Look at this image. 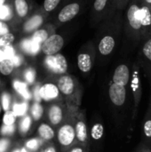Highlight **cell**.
I'll return each mask as SVG.
<instances>
[{"instance_id":"cell-1","label":"cell","mask_w":151,"mask_h":152,"mask_svg":"<svg viewBox=\"0 0 151 152\" xmlns=\"http://www.w3.org/2000/svg\"><path fill=\"white\" fill-rule=\"evenodd\" d=\"M124 12L115 11L104 20L98 28L97 53L102 57L109 56L117 47L118 39L123 32Z\"/></svg>"},{"instance_id":"cell-2","label":"cell","mask_w":151,"mask_h":152,"mask_svg":"<svg viewBox=\"0 0 151 152\" xmlns=\"http://www.w3.org/2000/svg\"><path fill=\"white\" fill-rule=\"evenodd\" d=\"M142 0H131L124 13L123 33L127 43L133 45L146 40L141 14Z\"/></svg>"},{"instance_id":"cell-3","label":"cell","mask_w":151,"mask_h":152,"mask_svg":"<svg viewBox=\"0 0 151 152\" xmlns=\"http://www.w3.org/2000/svg\"><path fill=\"white\" fill-rule=\"evenodd\" d=\"M56 85L66 106L72 111L79 110L83 96V88L77 77L69 74L59 76Z\"/></svg>"},{"instance_id":"cell-4","label":"cell","mask_w":151,"mask_h":152,"mask_svg":"<svg viewBox=\"0 0 151 152\" xmlns=\"http://www.w3.org/2000/svg\"><path fill=\"white\" fill-rule=\"evenodd\" d=\"M75 112H72L67 119L59 126L57 140L63 151H68L77 143L75 131Z\"/></svg>"},{"instance_id":"cell-5","label":"cell","mask_w":151,"mask_h":152,"mask_svg":"<svg viewBox=\"0 0 151 152\" xmlns=\"http://www.w3.org/2000/svg\"><path fill=\"white\" fill-rule=\"evenodd\" d=\"M97 54L95 42L88 41L81 46L77 53V67L83 74H88L92 70Z\"/></svg>"},{"instance_id":"cell-6","label":"cell","mask_w":151,"mask_h":152,"mask_svg":"<svg viewBox=\"0 0 151 152\" xmlns=\"http://www.w3.org/2000/svg\"><path fill=\"white\" fill-rule=\"evenodd\" d=\"M114 12L115 10L113 0H94L90 12L91 26H99Z\"/></svg>"},{"instance_id":"cell-7","label":"cell","mask_w":151,"mask_h":152,"mask_svg":"<svg viewBox=\"0 0 151 152\" xmlns=\"http://www.w3.org/2000/svg\"><path fill=\"white\" fill-rule=\"evenodd\" d=\"M89 0H70L68 4L63 5L57 15V22L64 24L72 20L77 15L81 14L87 6Z\"/></svg>"},{"instance_id":"cell-8","label":"cell","mask_w":151,"mask_h":152,"mask_svg":"<svg viewBox=\"0 0 151 152\" xmlns=\"http://www.w3.org/2000/svg\"><path fill=\"white\" fill-rule=\"evenodd\" d=\"M140 68L141 65L137 61L133 64L132 74H131V89L133 96V118L137 115L138 108L141 102L142 99V82H141V77H140Z\"/></svg>"},{"instance_id":"cell-9","label":"cell","mask_w":151,"mask_h":152,"mask_svg":"<svg viewBox=\"0 0 151 152\" xmlns=\"http://www.w3.org/2000/svg\"><path fill=\"white\" fill-rule=\"evenodd\" d=\"M75 131L77 143L90 144V130L88 128L85 113L81 110L75 112Z\"/></svg>"},{"instance_id":"cell-10","label":"cell","mask_w":151,"mask_h":152,"mask_svg":"<svg viewBox=\"0 0 151 152\" xmlns=\"http://www.w3.org/2000/svg\"><path fill=\"white\" fill-rule=\"evenodd\" d=\"M74 111L70 110L63 102L53 103L48 110V119L53 126H60Z\"/></svg>"},{"instance_id":"cell-11","label":"cell","mask_w":151,"mask_h":152,"mask_svg":"<svg viewBox=\"0 0 151 152\" xmlns=\"http://www.w3.org/2000/svg\"><path fill=\"white\" fill-rule=\"evenodd\" d=\"M44 65L48 70L55 75L61 76L67 74L68 61L65 56L60 53L53 55L46 56L44 59Z\"/></svg>"},{"instance_id":"cell-12","label":"cell","mask_w":151,"mask_h":152,"mask_svg":"<svg viewBox=\"0 0 151 152\" xmlns=\"http://www.w3.org/2000/svg\"><path fill=\"white\" fill-rule=\"evenodd\" d=\"M65 45V39L60 34H53L50 36L41 46V51L46 56L53 55L59 53V52L62 49Z\"/></svg>"},{"instance_id":"cell-13","label":"cell","mask_w":151,"mask_h":152,"mask_svg":"<svg viewBox=\"0 0 151 152\" xmlns=\"http://www.w3.org/2000/svg\"><path fill=\"white\" fill-rule=\"evenodd\" d=\"M138 62L143 68L151 83V37L143 42L139 53Z\"/></svg>"},{"instance_id":"cell-14","label":"cell","mask_w":151,"mask_h":152,"mask_svg":"<svg viewBox=\"0 0 151 152\" xmlns=\"http://www.w3.org/2000/svg\"><path fill=\"white\" fill-rule=\"evenodd\" d=\"M109 97L111 102L117 106L121 107L125 104L126 99V88L114 83H110L109 87Z\"/></svg>"},{"instance_id":"cell-15","label":"cell","mask_w":151,"mask_h":152,"mask_svg":"<svg viewBox=\"0 0 151 152\" xmlns=\"http://www.w3.org/2000/svg\"><path fill=\"white\" fill-rule=\"evenodd\" d=\"M131 74L132 70L128 65L120 64L116 68L113 73L112 83L126 87V86L129 84V81L131 80Z\"/></svg>"},{"instance_id":"cell-16","label":"cell","mask_w":151,"mask_h":152,"mask_svg":"<svg viewBox=\"0 0 151 152\" xmlns=\"http://www.w3.org/2000/svg\"><path fill=\"white\" fill-rule=\"evenodd\" d=\"M40 97L45 102L56 101L61 98V94L57 85L53 83H46L40 86Z\"/></svg>"},{"instance_id":"cell-17","label":"cell","mask_w":151,"mask_h":152,"mask_svg":"<svg viewBox=\"0 0 151 152\" xmlns=\"http://www.w3.org/2000/svg\"><path fill=\"white\" fill-rule=\"evenodd\" d=\"M104 134V127L101 122H95L93 124L90 129V141H93L95 143H100L103 138Z\"/></svg>"},{"instance_id":"cell-18","label":"cell","mask_w":151,"mask_h":152,"mask_svg":"<svg viewBox=\"0 0 151 152\" xmlns=\"http://www.w3.org/2000/svg\"><path fill=\"white\" fill-rule=\"evenodd\" d=\"M44 22V16L42 14H35L33 17H31L24 25V29L27 32H30L33 30L38 29V28L43 24Z\"/></svg>"},{"instance_id":"cell-19","label":"cell","mask_w":151,"mask_h":152,"mask_svg":"<svg viewBox=\"0 0 151 152\" xmlns=\"http://www.w3.org/2000/svg\"><path fill=\"white\" fill-rule=\"evenodd\" d=\"M37 132H38L39 136L44 141H51L54 138V135H55L53 128L45 123H43L39 126Z\"/></svg>"},{"instance_id":"cell-20","label":"cell","mask_w":151,"mask_h":152,"mask_svg":"<svg viewBox=\"0 0 151 152\" xmlns=\"http://www.w3.org/2000/svg\"><path fill=\"white\" fill-rule=\"evenodd\" d=\"M41 46H42L41 45L34 42L31 38L25 39L21 43L22 49L29 54H36L39 52V50L41 49Z\"/></svg>"},{"instance_id":"cell-21","label":"cell","mask_w":151,"mask_h":152,"mask_svg":"<svg viewBox=\"0 0 151 152\" xmlns=\"http://www.w3.org/2000/svg\"><path fill=\"white\" fill-rule=\"evenodd\" d=\"M13 88L15 89V91L20 94L24 99L26 100H29L31 98V94L28 89V86L26 83L15 80L13 82Z\"/></svg>"},{"instance_id":"cell-22","label":"cell","mask_w":151,"mask_h":152,"mask_svg":"<svg viewBox=\"0 0 151 152\" xmlns=\"http://www.w3.org/2000/svg\"><path fill=\"white\" fill-rule=\"evenodd\" d=\"M50 36H52V35L50 34V32H49L48 29H45V28H38V29H36V30L34 32V34H33L31 39H32L34 42H36V43H37V44H39V45H42V44H43Z\"/></svg>"},{"instance_id":"cell-23","label":"cell","mask_w":151,"mask_h":152,"mask_svg":"<svg viewBox=\"0 0 151 152\" xmlns=\"http://www.w3.org/2000/svg\"><path fill=\"white\" fill-rule=\"evenodd\" d=\"M143 134L146 139L151 140V102L143 122Z\"/></svg>"},{"instance_id":"cell-24","label":"cell","mask_w":151,"mask_h":152,"mask_svg":"<svg viewBox=\"0 0 151 152\" xmlns=\"http://www.w3.org/2000/svg\"><path fill=\"white\" fill-rule=\"evenodd\" d=\"M15 8L20 17H25L28 12V4L26 0H15Z\"/></svg>"},{"instance_id":"cell-25","label":"cell","mask_w":151,"mask_h":152,"mask_svg":"<svg viewBox=\"0 0 151 152\" xmlns=\"http://www.w3.org/2000/svg\"><path fill=\"white\" fill-rule=\"evenodd\" d=\"M14 64L11 59H4L0 62V72L4 76L10 75L12 72Z\"/></svg>"},{"instance_id":"cell-26","label":"cell","mask_w":151,"mask_h":152,"mask_svg":"<svg viewBox=\"0 0 151 152\" xmlns=\"http://www.w3.org/2000/svg\"><path fill=\"white\" fill-rule=\"evenodd\" d=\"M44 113V109L43 106L39 102H35L31 108V115L33 117V119L37 121L39 120Z\"/></svg>"},{"instance_id":"cell-27","label":"cell","mask_w":151,"mask_h":152,"mask_svg":"<svg viewBox=\"0 0 151 152\" xmlns=\"http://www.w3.org/2000/svg\"><path fill=\"white\" fill-rule=\"evenodd\" d=\"M28 110V102H22V103H15L13 105L12 111L17 117L24 116L25 113Z\"/></svg>"},{"instance_id":"cell-28","label":"cell","mask_w":151,"mask_h":152,"mask_svg":"<svg viewBox=\"0 0 151 152\" xmlns=\"http://www.w3.org/2000/svg\"><path fill=\"white\" fill-rule=\"evenodd\" d=\"M61 0H44V10L46 12H51L54 9L57 8V6L60 4Z\"/></svg>"},{"instance_id":"cell-29","label":"cell","mask_w":151,"mask_h":152,"mask_svg":"<svg viewBox=\"0 0 151 152\" xmlns=\"http://www.w3.org/2000/svg\"><path fill=\"white\" fill-rule=\"evenodd\" d=\"M16 115L14 114L13 111H5V114L4 116V118H3V122H4V125H6V126H12L15 122V119H16Z\"/></svg>"},{"instance_id":"cell-30","label":"cell","mask_w":151,"mask_h":152,"mask_svg":"<svg viewBox=\"0 0 151 152\" xmlns=\"http://www.w3.org/2000/svg\"><path fill=\"white\" fill-rule=\"evenodd\" d=\"M131 0H113L114 4V10L115 11H119V12H124Z\"/></svg>"},{"instance_id":"cell-31","label":"cell","mask_w":151,"mask_h":152,"mask_svg":"<svg viewBox=\"0 0 151 152\" xmlns=\"http://www.w3.org/2000/svg\"><path fill=\"white\" fill-rule=\"evenodd\" d=\"M13 40H14V36L12 34L6 33L0 37V46L7 47L13 42Z\"/></svg>"},{"instance_id":"cell-32","label":"cell","mask_w":151,"mask_h":152,"mask_svg":"<svg viewBox=\"0 0 151 152\" xmlns=\"http://www.w3.org/2000/svg\"><path fill=\"white\" fill-rule=\"evenodd\" d=\"M31 126V118L29 116H26L24 117V118L21 120L20 122V132L22 134H25L28 131L29 127Z\"/></svg>"},{"instance_id":"cell-33","label":"cell","mask_w":151,"mask_h":152,"mask_svg":"<svg viewBox=\"0 0 151 152\" xmlns=\"http://www.w3.org/2000/svg\"><path fill=\"white\" fill-rule=\"evenodd\" d=\"M12 17V12L9 6L2 5L0 7V19L1 20H9Z\"/></svg>"},{"instance_id":"cell-34","label":"cell","mask_w":151,"mask_h":152,"mask_svg":"<svg viewBox=\"0 0 151 152\" xmlns=\"http://www.w3.org/2000/svg\"><path fill=\"white\" fill-rule=\"evenodd\" d=\"M89 145H84L80 143H77L69 149L66 152H89Z\"/></svg>"},{"instance_id":"cell-35","label":"cell","mask_w":151,"mask_h":152,"mask_svg":"<svg viewBox=\"0 0 151 152\" xmlns=\"http://www.w3.org/2000/svg\"><path fill=\"white\" fill-rule=\"evenodd\" d=\"M41 143L42 142L40 141V139H31L26 142V147L31 151H36L41 145Z\"/></svg>"},{"instance_id":"cell-36","label":"cell","mask_w":151,"mask_h":152,"mask_svg":"<svg viewBox=\"0 0 151 152\" xmlns=\"http://www.w3.org/2000/svg\"><path fill=\"white\" fill-rule=\"evenodd\" d=\"M24 77H25V79H26L27 83L32 84L35 81V79H36V71H35V69H28L25 71Z\"/></svg>"},{"instance_id":"cell-37","label":"cell","mask_w":151,"mask_h":152,"mask_svg":"<svg viewBox=\"0 0 151 152\" xmlns=\"http://www.w3.org/2000/svg\"><path fill=\"white\" fill-rule=\"evenodd\" d=\"M2 106L4 110L7 111L10 107V96L8 94H4L2 96Z\"/></svg>"},{"instance_id":"cell-38","label":"cell","mask_w":151,"mask_h":152,"mask_svg":"<svg viewBox=\"0 0 151 152\" xmlns=\"http://www.w3.org/2000/svg\"><path fill=\"white\" fill-rule=\"evenodd\" d=\"M14 132V126H6L4 125L2 129H1V133L3 134H11Z\"/></svg>"},{"instance_id":"cell-39","label":"cell","mask_w":151,"mask_h":152,"mask_svg":"<svg viewBox=\"0 0 151 152\" xmlns=\"http://www.w3.org/2000/svg\"><path fill=\"white\" fill-rule=\"evenodd\" d=\"M4 54H5V57H6V59H12L15 54H14V50H13V48L12 47V46H7V47H5V49H4Z\"/></svg>"},{"instance_id":"cell-40","label":"cell","mask_w":151,"mask_h":152,"mask_svg":"<svg viewBox=\"0 0 151 152\" xmlns=\"http://www.w3.org/2000/svg\"><path fill=\"white\" fill-rule=\"evenodd\" d=\"M9 142L6 139H2L0 140V152H5L6 149L8 148Z\"/></svg>"},{"instance_id":"cell-41","label":"cell","mask_w":151,"mask_h":152,"mask_svg":"<svg viewBox=\"0 0 151 152\" xmlns=\"http://www.w3.org/2000/svg\"><path fill=\"white\" fill-rule=\"evenodd\" d=\"M39 90H40V86H36L35 90H34V98L36 100V102H39L42 99L40 97V94H39Z\"/></svg>"},{"instance_id":"cell-42","label":"cell","mask_w":151,"mask_h":152,"mask_svg":"<svg viewBox=\"0 0 151 152\" xmlns=\"http://www.w3.org/2000/svg\"><path fill=\"white\" fill-rule=\"evenodd\" d=\"M11 60L12 61V62L14 64V67H19L22 62V59L20 56H17V55H14Z\"/></svg>"},{"instance_id":"cell-43","label":"cell","mask_w":151,"mask_h":152,"mask_svg":"<svg viewBox=\"0 0 151 152\" xmlns=\"http://www.w3.org/2000/svg\"><path fill=\"white\" fill-rule=\"evenodd\" d=\"M7 32H8V28H7L6 24L3 23V25H2V28H1V30H0V34L4 35V34H6Z\"/></svg>"},{"instance_id":"cell-44","label":"cell","mask_w":151,"mask_h":152,"mask_svg":"<svg viewBox=\"0 0 151 152\" xmlns=\"http://www.w3.org/2000/svg\"><path fill=\"white\" fill-rule=\"evenodd\" d=\"M44 152H57L56 151V150H55V148L53 147V146H49L48 148H46L45 149V151Z\"/></svg>"},{"instance_id":"cell-45","label":"cell","mask_w":151,"mask_h":152,"mask_svg":"<svg viewBox=\"0 0 151 152\" xmlns=\"http://www.w3.org/2000/svg\"><path fill=\"white\" fill-rule=\"evenodd\" d=\"M137 152H151V149L148 148V147H142Z\"/></svg>"},{"instance_id":"cell-46","label":"cell","mask_w":151,"mask_h":152,"mask_svg":"<svg viewBox=\"0 0 151 152\" xmlns=\"http://www.w3.org/2000/svg\"><path fill=\"white\" fill-rule=\"evenodd\" d=\"M4 59H6L5 54H4V52H3V51L0 50V62H1L2 61H4Z\"/></svg>"},{"instance_id":"cell-47","label":"cell","mask_w":151,"mask_h":152,"mask_svg":"<svg viewBox=\"0 0 151 152\" xmlns=\"http://www.w3.org/2000/svg\"><path fill=\"white\" fill-rule=\"evenodd\" d=\"M143 2L151 9V0H143Z\"/></svg>"},{"instance_id":"cell-48","label":"cell","mask_w":151,"mask_h":152,"mask_svg":"<svg viewBox=\"0 0 151 152\" xmlns=\"http://www.w3.org/2000/svg\"><path fill=\"white\" fill-rule=\"evenodd\" d=\"M4 2V0H0V7H1L2 5H3Z\"/></svg>"},{"instance_id":"cell-49","label":"cell","mask_w":151,"mask_h":152,"mask_svg":"<svg viewBox=\"0 0 151 152\" xmlns=\"http://www.w3.org/2000/svg\"><path fill=\"white\" fill-rule=\"evenodd\" d=\"M20 152H28V151H26V149H25V148H22V149L20 150Z\"/></svg>"},{"instance_id":"cell-50","label":"cell","mask_w":151,"mask_h":152,"mask_svg":"<svg viewBox=\"0 0 151 152\" xmlns=\"http://www.w3.org/2000/svg\"><path fill=\"white\" fill-rule=\"evenodd\" d=\"M2 25H3V23L0 22V30H1V28H2Z\"/></svg>"},{"instance_id":"cell-51","label":"cell","mask_w":151,"mask_h":152,"mask_svg":"<svg viewBox=\"0 0 151 152\" xmlns=\"http://www.w3.org/2000/svg\"><path fill=\"white\" fill-rule=\"evenodd\" d=\"M13 152H20V151H19V150H16V151H14Z\"/></svg>"},{"instance_id":"cell-52","label":"cell","mask_w":151,"mask_h":152,"mask_svg":"<svg viewBox=\"0 0 151 152\" xmlns=\"http://www.w3.org/2000/svg\"><path fill=\"white\" fill-rule=\"evenodd\" d=\"M67 1H70V0H67Z\"/></svg>"},{"instance_id":"cell-53","label":"cell","mask_w":151,"mask_h":152,"mask_svg":"<svg viewBox=\"0 0 151 152\" xmlns=\"http://www.w3.org/2000/svg\"><path fill=\"white\" fill-rule=\"evenodd\" d=\"M43 152H44V151H43Z\"/></svg>"}]
</instances>
